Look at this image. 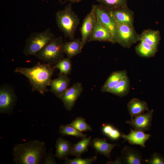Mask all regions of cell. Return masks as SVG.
<instances>
[{
	"label": "cell",
	"mask_w": 164,
	"mask_h": 164,
	"mask_svg": "<svg viewBox=\"0 0 164 164\" xmlns=\"http://www.w3.org/2000/svg\"><path fill=\"white\" fill-rule=\"evenodd\" d=\"M55 69L50 63L42 64L39 62L32 67H17L14 71L27 78L32 87V92L37 91L44 95L49 91L47 87L49 85Z\"/></svg>",
	"instance_id": "1"
},
{
	"label": "cell",
	"mask_w": 164,
	"mask_h": 164,
	"mask_svg": "<svg viewBox=\"0 0 164 164\" xmlns=\"http://www.w3.org/2000/svg\"><path fill=\"white\" fill-rule=\"evenodd\" d=\"M45 152V143L39 140L17 144L13 149V161L16 164H39Z\"/></svg>",
	"instance_id": "2"
},
{
	"label": "cell",
	"mask_w": 164,
	"mask_h": 164,
	"mask_svg": "<svg viewBox=\"0 0 164 164\" xmlns=\"http://www.w3.org/2000/svg\"><path fill=\"white\" fill-rule=\"evenodd\" d=\"M55 17L57 26L65 36L70 40L74 39L80 21L72 9L71 3L67 4L63 9L58 11Z\"/></svg>",
	"instance_id": "3"
},
{
	"label": "cell",
	"mask_w": 164,
	"mask_h": 164,
	"mask_svg": "<svg viewBox=\"0 0 164 164\" xmlns=\"http://www.w3.org/2000/svg\"><path fill=\"white\" fill-rule=\"evenodd\" d=\"M64 43L61 36L55 37L39 51L35 56L38 59L53 66L64 58Z\"/></svg>",
	"instance_id": "4"
},
{
	"label": "cell",
	"mask_w": 164,
	"mask_h": 164,
	"mask_svg": "<svg viewBox=\"0 0 164 164\" xmlns=\"http://www.w3.org/2000/svg\"><path fill=\"white\" fill-rule=\"evenodd\" d=\"M55 37L49 28L41 32H32L25 41L23 53L26 56H35L39 51Z\"/></svg>",
	"instance_id": "5"
},
{
	"label": "cell",
	"mask_w": 164,
	"mask_h": 164,
	"mask_svg": "<svg viewBox=\"0 0 164 164\" xmlns=\"http://www.w3.org/2000/svg\"><path fill=\"white\" fill-rule=\"evenodd\" d=\"M114 39L115 43L127 48L140 40L139 35L136 32L133 26L117 23Z\"/></svg>",
	"instance_id": "6"
},
{
	"label": "cell",
	"mask_w": 164,
	"mask_h": 164,
	"mask_svg": "<svg viewBox=\"0 0 164 164\" xmlns=\"http://www.w3.org/2000/svg\"><path fill=\"white\" fill-rule=\"evenodd\" d=\"M17 97L13 87L4 85L0 88V112L10 113L12 111Z\"/></svg>",
	"instance_id": "7"
},
{
	"label": "cell",
	"mask_w": 164,
	"mask_h": 164,
	"mask_svg": "<svg viewBox=\"0 0 164 164\" xmlns=\"http://www.w3.org/2000/svg\"><path fill=\"white\" fill-rule=\"evenodd\" d=\"M83 90L82 84L80 82L74 84L68 88L59 98L63 103L65 108L68 111L71 110L75 103L80 96Z\"/></svg>",
	"instance_id": "8"
},
{
	"label": "cell",
	"mask_w": 164,
	"mask_h": 164,
	"mask_svg": "<svg viewBox=\"0 0 164 164\" xmlns=\"http://www.w3.org/2000/svg\"><path fill=\"white\" fill-rule=\"evenodd\" d=\"M96 5H93L89 13L84 18L81 28V41L83 47L84 46L91 34L96 21L95 13Z\"/></svg>",
	"instance_id": "9"
},
{
	"label": "cell",
	"mask_w": 164,
	"mask_h": 164,
	"mask_svg": "<svg viewBox=\"0 0 164 164\" xmlns=\"http://www.w3.org/2000/svg\"><path fill=\"white\" fill-rule=\"evenodd\" d=\"M154 111L149 110L146 113H143L133 117L126 122L132 126L134 129L143 132L150 130Z\"/></svg>",
	"instance_id": "10"
},
{
	"label": "cell",
	"mask_w": 164,
	"mask_h": 164,
	"mask_svg": "<svg viewBox=\"0 0 164 164\" xmlns=\"http://www.w3.org/2000/svg\"><path fill=\"white\" fill-rule=\"evenodd\" d=\"M95 13L97 19L110 31L114 38L117 23L109 10L100 5H96Z\"/></svg>",
	"instance_id": "11"
},
{
	"label": "cell",
	"mask_w": 164,
	"mask_h": 164,
	"mask_svg": "<svg viewBox=\"0 0 164 164\" xmlns=\"http://www.w3.org/2000/svg\"><path fill=\"white\" fill-rule=\"evenodd\" d=\"M93 41L115 43L113 36L110 31L97 20L96 21L94 29L88 38L87 42Z\"/></svg>",
	"instance_id": "12"
},
{
	"label": "cell",
	"mask_w": 164,
	"mask_h": 164,
	"mask_svg": "<svg viewBox=\"0 0 164 164\" xmlns=\"http://www.w3.org/2000/svg\"><path fill=\"white\" fill-rule=\"evenodd\" d=\"M70 80L68 75L59 74L58 77L51 80L50 90L59 98L69 88Z\"/></svg>",
	"instance_id": "13"
},
{
	"label": "cell",
	"mask_w": 164,
	"mask_h": 164,
	"mask_svg": "<svg viewBox=\"0 0 164 164\" xmlns=\"http://www.w3.org/2000/svg\"><path fill=\"white\" fill-rule=\"evenodd\" d=\"M120 163L140 164L142 162L141 153L134 148L125 147L121 151V156L118 157Z\"/></svg>",
	"instance_id": "14"
},
{
	"label": "cell",
	"mask_w": 164,
	"mask_h": 164,
	"mask_svg": "<svg viewBox=\"0 0 164 164\" xmlns=\"http://www.w3.org/2000/svg\"><path fill=\"white\" fill-rule=\"evenodd\" d=\"M109 10L117 23L133 26V12L128 6Z\"/></svg>",
	"instance_id": "15"
},
{
	"label": "cell",
	"mask_w": 164,
	"mask_h": 164,
	"mask_svg": "<svg viewBox=\"0 0 164 164\" xmlns=\"http://www.w3.org/2000/svg\"><path fill=\"white\" fill-rule=\"evenodd\" d=\"M151 136L150 134H146L143 132L131 129L128 134L122 133L121 137L124 140L123 142L127 141L132 145H138L145 147V143Z\"/></svg>",
	"instance_id": "16"
},
{
	"label": "cell",
	"mask_w": 164,
	"mask_h": 164,
	"mask_svg": "<svg viewBox=\"0 0 164 164\" xmlns=\"http://www.w3.org/2000/svg\"><path fill=\"white\" fill-rule=\"evenodd\" d=\"M118 145L111 144L107 142L105 138H95L93 139L91 146L95 151L108 158L111 159V153L113 148Z\"/></svg>",
	"instance_id": "17"
},
{
	"label": "cell",
	"mask_w": 164,
	"mask_h": 164,
	"mask_svg": "<svg viewBox=\"0 0 164 164\" xmlns=\"http://www.w3.org/2000/svg\"><path fill=\"white\" fill-rule=\"evenodd\" d=\"M127 76L126 70L115 71L111 73L102 86L101 91L109 93L122 79Z\"/></svg>",
	"instance_id": "18"
},
{
	"label": "cell",
	"mask_w": 164,
	"mask_h": 164,
	"mask_svg": "<svg viewBox=\"0 0 164 164\" xmlns=\"http://www.w3.org/2000/svg\"><path fill=\"white\" fill-rule=\"evenodd\" d=\"M73 145L70 141L60 137L56 142L55 156L59 159L65 160L70 155Z\"/></svg>",
	"instance_id": "19"
},
{
	"label": "cell",
	"mask_w": 164,
	"mask_h": 164,
	"mask_svg": "<svg viewBox=\"0 0 164 164\" xmlns=\"http://www.w3.org/2000/svg\"><path fill=\"white\" fill-rule=\"evenodd\" d=\"M127 108L131 118L149 110L146 101L135 98L132 99L128 102Z\"/></svg>",
	"instance_id": "20"
},
{
	"label": "cell",
	"mask_w": 164,
	"mask_h": 164,
	"mask_svg": "<svg viewBox=\"0 0 164 164\" xmlns=\"http://www.w3.org/2000/svg\"><path fill=\"white\" fill-rule=\"evenodd\" d=\"M83 48L81 39L79 38L64 42L63 45L64 53L70 59L80 53Z\"/></svg>",
	"instance_id": "21"
},
{
	"label": "cell",
	"mask_w": 164,
	"mask_h": 164,
	"mask_svg": "<svg viewBox=\"0 0 164 164\" xmlns=\"http://www.w3.org/2000/svg\"><path fill=\"white\" fill-rule=\"evenodd\" d=\"M140 40H143L157 50L160 39L158 30L147 29L143 31L139 35Z\"/></svg>",
	"instance_id": "22"
},
{
	"label": "cell",
	"mask_w": 164,
	"mask_h": 164,
	"mask_svg": "<svg viewBox=\"0 0 164 164\" xmlns=\"http://www.w3.org/2000/svg\"><path fill=\"white\" fill-rule=\"evenodd\" d=\"M91 136L82 138L78 142L73 145L70 155L77 157H80L84 153L87 152L91 142Z\"/></svg>",
	"instance_id": "23"
},
{
	"label": "cell",
	"mask_w": 164,
	"mask_h": 164,
	"mask_svg": "<svg viewBox=\"0 0 164 164\" xmlns=\"http://www.w3.org/2000/svg\"><path fill=\"white\" fill-rule=\"evenodd\" d=\"M135 47V51L140 56L144 58H150L155 56L157 50L143 40Z\"/></svg>",
	"instance_id": "24"
},
{
	"label": "cell",
	"mask_w": 164,
	"mask_h": 164,
	"mask_svg": "<svg viewBox=\"0 0 164 164\" xmlns=\"http://www.w3.org/2000/svg\"><path fill=\"white\" fill-rule=\"evenodd\" d=\"M130 89V81L127 76L121 80L109 93L122 97L128 94Z\"/></svg>",
	"instance_id": "25"
},
{
	"label": "cell",
	"mask_w": 164,
	"mask_h": 164,
	"mask_svg": "<svg viewBox=\"0 0 164 164\" xmlns=\"http://www.w3.org/2000/svg\"><path fill=\"white\" fill-rule=\"evenodd\" d=\"M100 5L108 10H112L127 6V0H97Z\"/></svg>",
	"instance_id": "26"
},
{
	"label": "cell",
	"mask_w": 164,
	"mask_h": 164,
	"mask_svg": "<svg viewBox=\"0 0 164 164\" xmlns=\"http://www.w3.org/2000/svg\"><path fill=\"white\" fill-rule=\"evenodd\" d=\"M53 66L55 69L59 70V74H63L68 75L70 73L72 69L70 59L67 57L63 58Z\"/></svg>",
	"instance_id": "27"
},
{
	"label": "cell",
	"mask_w": 164,
	"mask_h": 164,
	"mask_svg": "<svg viewBox=\"0 0 164 164\" xmlns=\"http://www.w3.org/2000/svg\"><path fill=\"white\" fill-rule=\"evenodd\" d=\"M101 130L104 135L112 140H117L121 137V134L120 132L111 124H103Z\"/></svg>",
	"instance_id": "28"
},
{
	"label": "cell",
	"mask_w": 164,
	"mask_h": 164,
	"mask_svg": "<svg viewBox=\"0 0 164 164\" xmlns=\"http://www.w3.org/2000/svg\"><path fill=\"white\" fill-rule=\"evenodd\" d=\"M59 132L62 135H70L81 138L87 137V135L78 131L74 127L69 125H61L59 127Z\"/></svg>",
	"instance_id": "29"
},
{
	"label": "cell",
	"mask_w": 164,
	"mask_h": 164,
	"mask_svg": "<svg viewBox=\"0 0 164 164\" xmlns=\"http://www.w3.org/2000/svg\"><path fill=\"white\" fill-rule=\"evenodd\" d=\"M68 125L81 132L92 130L91 126L87 123L85 119L82 117L76 118Z\"/></svg>",
	"instance_id": "30"
},
{
	"label": "cell",
	"mask_w": 164,
	"mask_h": 164,
	"mask_svg": "<svg viewBox=\"0 0 164 164\" xmlns=\"http://www.w3.org/2000/svg\"><path fill=\"white\" fill-rule=\"evenodd\" d=\"M97 157L94 156L86 159L77 157L76 158L70 159L67 158L65 159V164H91L97 159Z\"/></svg>",
	"instance_id": "31"
},
{
	"label": "cell",
	"mask_w": 164,
	"mask_h": 164,
	"mask_svg": "<svg viewBox=\"0 0 164 164\" xmlns=\"http://www.w3.org/2000/svg\"><path fill=\"white\" fill-rule=\"evenodd\" d=\"M146 162L149 164H164V156L154 152Z\"/></svg>",
	"instance_id": "32"
},
{
	"label": "cell",
	"mask_w": 164,
	"mask_h": 164,
	"mask_svg": "<svg viewBox=\"0 0 164 164\" xmlns=\"http://www.w3.org/2000/svg\"><path fill=\"white\" fill-rule=\"evenodd\" d=\"M66 1H68L70 2V3H77L80 2L82 0H66Z\"/></svg>",
	"instance_id": "33"
},
{
	"label": "cell",
	"mask_w": 164,
	"mask_h": 164,
	"mask_svg": "<svg viewBox=\"0 0 164 164\" xmlns=\"http://www.w3.org/2000/svg\"><path fill=\"white\" fill-rule=\"evenodd\" d=\"M61 3L62 2L61 0H59Z\"/></svg>",
	"instance_id": "34"
}]
</instances>
